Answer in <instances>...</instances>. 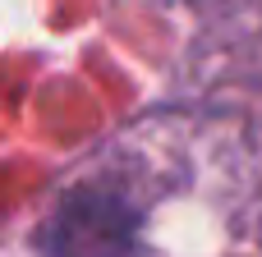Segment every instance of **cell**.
I'll return each mask as SVG.
<instances>
[{
	"instance_id": "obj_1",
	"label": "cell",
	"mask_w": 262,
	"mask_h": 257,
	"mask_svg": "<svg viewBox=\"0 0 262 257\" xmlns=\"http://www.w3.org/2000/svg\"><path fill=\"white\" fill-rule=\"evenodd\" d=\"M129 235H134V216L124 202L83 193L64 207L55 244L64 257H120L129 248Z\"/></svg>"
}]
</instances>
